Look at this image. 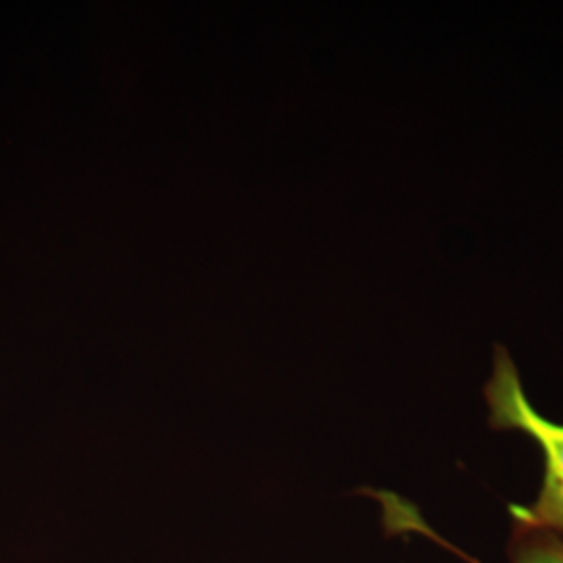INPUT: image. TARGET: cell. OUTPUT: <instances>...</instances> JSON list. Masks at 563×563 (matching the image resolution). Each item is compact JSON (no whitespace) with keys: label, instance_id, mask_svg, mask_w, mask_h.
Listing matches in <instances>:
<instances>
[{"label":"cell","instance_id":"1","mask_svg":"<svg viewBox=\"0 0 563 563\" xmlns=\"http://www.w3.org/2000/svg\"><path fill=\"white\" fill-rule=\"evenodd\" d=\"M488 423L495 430H516L532 439L543 453V486L530 505H509L511 537L562 534L563 537V423L541 416L523 390L518 365L509 351L497 344L490 378L484 386Z\"/></svg>","mask_w":563,"mask_h":563},{"label":"cell","instance_id":"2","mask_svg":"<svg viewBox=\"0 0 563 563\" xmlns=\"http://www.w3.org/2000/svg\"><path fill=\"white\" fill-rule=\"evenodd\" d=\"M378 499L383 501L386 516L395 520V526L399 530H416L422 532L426 537L434 539L437 543L443 544L449 551L457 553L462 560L467 563H481L453 544L443 541L434 530H430L426 523L418 518V514L407 504H402L399 497L390 493H378ZM509 562L511 563H563V537L562 534H549V532H537V534H522V537H511L509 544Z\"/></svg>","mask_w":563,"mask_h":563}]
</instances>
